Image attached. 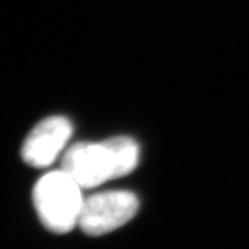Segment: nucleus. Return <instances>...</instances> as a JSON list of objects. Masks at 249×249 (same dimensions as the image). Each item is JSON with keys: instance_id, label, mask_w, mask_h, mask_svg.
<instances>
[{"instance_id": "nucleus-4", "label": "nucleus", "mask_w": 249, "mask_h": 249, "mask_svg": "<svg viewBox=\"0 0 249 249\" xmlns=\"http://www.w3.org/2000/svg\"><path fill=\"white\" fill-rule=\"evenodd\" d=\"M72 133L73 126L68 118L61 115L45 118L25 137L21 157L32 168H47L64 151Z\"/></svg>"}, {"instance_id": "nucleus-1", "label": "nucleus", "mask_w": 249, "mask_h": 249, "mask_svg": "<svg viewBox=\"0 0 249 249\" xmlns=\"http://www.w3.org/2000/svg\"><path fill=\"white\" fill-rule=\"evenodd\" d=\"M82 187L65 172L58 169L46 173L34 188L36 213L47 230L65 234L79 226L85 202Z\"/></svg>"}, {"instance_id": "nucleus-3", "label": "nucleus", "mask_w": 249, "mask_h": 249, "mask_svg": "<svg viewBox=\"0 0 249 249\" xmlns=\"http://www.w3.org/2000/svg\"><path fill=\"white\" fill-rule=\"evenodd\" d=\"M61 169L83 190L116 178L114 158L106 142H78L70 147L62 157Z\"/></svg>"}, {"instance_id": "nucleus-2", "label": "nucleus", "mask_w": 249, "mask_h": 249, "mask_svg": "<svg viewBox=\"0 0 249 249\" xmlns=\"http://www.w3.org/2000/svg\"><path fill=\"white\" fill-rule=\"evenodd\" d=\"M139 198L132 191H101L85 198L79 227L91 237H100L121 229L139 212Z\"/></svg>"}, {"instance_id": "nucleus-5", "label": "nucleus", "mask_w": 249, "mask_h": 249, "mask_svg": "<svg viewBox=\"0 0 249 249\" xmlns=\"http://www.w3.org/2000/svg\"><path fill=\"white\" fill-rule=\"evenodd\" d=\"M106 142L108 144L114 158L116 178L132 173L136 169L140 158L139 144L127 136H116L106 140Z\"/></svg>"}]
</instances>
